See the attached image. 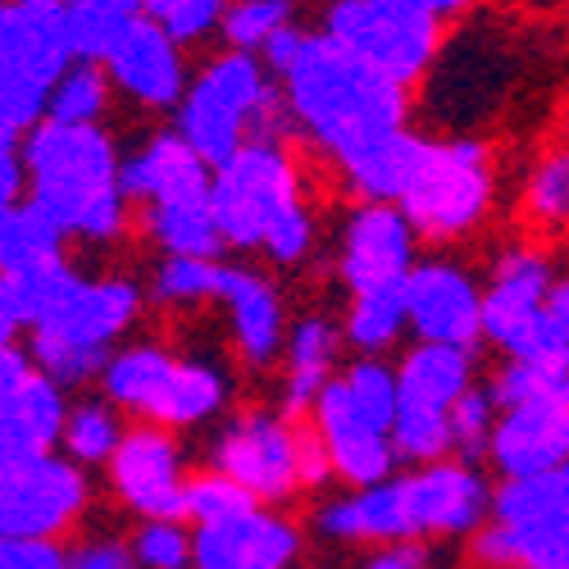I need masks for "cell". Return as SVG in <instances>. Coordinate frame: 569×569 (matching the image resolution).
Masks as SVG:
<instances>
[{
  "label": "cell",
  "mask_w": 569,
  "mask_h": 569,
  "mask_svg": "<svg viewBox=\"0 0 569 569\" xmlns=\"http://www.w3.org/2000/svg\"><path fill=\"white\" fill-rule=\"evenodd\" d=\"M569 456V410L547 392L525 406L497 410L492 438L483 451V465L501 483L510 479H542V473L560 469Z\"/></svg>",
  "instance_id": "7402d4cb"
},
{
  "label": "cell",
  "mask_w": 569,
  "mask_h": 569,
  "mask_svg": "<svg viewBox=\"0 0 569 569\" xmlns=\"http://www.w3.org/2000/svg\"><path fill=\"white\" fill-rule=\"evenodd\" d=\"M23 201V160H19V141L0 137V206H19Z\"/></svg>",
  "instance_id": "ee69618b"
},
{
  "label": "cell",
  "mask_w": 569,
  "mask_h": 569,
  "mask_svg": "<svg viewBox=\"0 0 569 569\" xmlns=\"http://www.w3.org/2000/svg\"><path fill=\"white\" fill-rule=\"evenodd\" d=\"M69 392L46 378L19 342H0V473H14L60 447Z\"/></svg>",
  "instance_id": "9a60e30c"
},
{
  "label": "cell",
  "mask_w": 569,
  "mask_h": 569,
  "mask_svg": "<svg viewBox=\"0 0 569 569\" xmlns=\"http://www.w3.org/2000/svg\"><path fill=\"white\" fill-rule=\"evenodd\" d=\"M206 201L223 251H247L264 256L278 269H297L319 242L292 141H247L242 151L210 169Z\"/></svg>",
  "instance_id": "3957f363"
},
{
  "label": "cell",
  "mask_w": 569,
  "mask_h": 569,
  "mask_svg": "<svg viewBox=\"0 0 569 569\" xmlns=\"http://www.w3.org/2000/svg\"><path fill=\"white\" fill-rule=\"evenodd\" d=\"M73 64L60 0H0V137L23 141Z\"/></svg>",
  "instance_id": "9c48e42d"
},
{
  "label": "cell",
  "mask_w": 569,
  "mask_h": 569,
  "mask_svg": "<svg viewBox=\"0 0 569 569\" xmlns=\"http://www.w3.org/2000/svg\"><path fill=\"white\" fill-rule=\"evenodd\" d=\"M219 278H223V260H173L160 256L151 269V288L147 301L164 306V310H201L219 297Z\"/></svg>",
  "instance_id": "e575fe53"
},
{
  "label": "cell",
  "mask_w": 569,
  "mask_h": 569,
  "mask_svg": "<svg viewBox=\"0 0 569 569\" xmlns=\"http://www.w3.org/2000/svg\"><path fill=\"white\" fill-rule=\"evenodd\" d=\"M397 479H401L415 547L473 538L488 525L492 479H488L483 465L447 456V460H433V465H415V469L397 473Z\"/></svg>",
  "instance_id": "5bb4252c"
},
{
  "label": "cell",
  "mask_w": 569,
  "mask_h": 569,
  "mask_svg": "<svg viewBox=\"0 0 569 569\" xmlns=\"http://www.w3.org/2000/svg\"><path fill=\"white\" fill-rule=\"evenodd\" d=\"M206 469L223 473L264 510H288L301 488V419L278 406H242L223 415L210 438Z\"/></svg>",
  "instance_id": "7c38bea8"
},
{
  "label": "cell",
  "mask_w": 569,
  "mask_h": 569,
  "mask_svg": "<svg viewBox=\"0 0 569 569\" xmlns=\"http://www.w3.org/2000/svg\"><path fill=\"white\" fill-rule=\"evenodd\" d=\"M137 569H192V525L182 519H141L128 538Z\"/></svg>",
  "instance_id": "ab89813d"
},
{
  "label": "cell",
  "mask_w": 569,
  "mask_h": 569,
  "mask_svg": "<svg viewBox=\"0 0 569 569\" xmlns=\"http://www.w3.org/2000/svg\"><path fill=\"white\" fill-rule=\"evenodd\" d=\"M338 328H342V342L351 347V356H392L406 338L401 288L347 297V310H342Z\"/></svg>",
  "instance_id": "f546056e"
},
{
  "label": "cell",
  "mask_w": 569,
  "mask_h": 569,
  "mask_svg": "<svg viewBox=\"0 0 569 569\" xmlns=\"http://www.w3.org/2000/svg\"><path fill=\"white\" fill-rule=\"evenodd\" d=\"M469 547L483 569H569V456L542 479L497 483Z\"/></svg>",
  "instance_id": "ba28073f"
},
{
  "label": "cell",
  "mask_w": 569,
  "mask_h": 569,
  "mask_svg": "<svg viewBox=\"0 0 569 569\" xmlns=\"http://www.w3.org/2000/svg\"><path fill=\"white\" fill-rule=\"evenodd\" d=\"M419 147H423V137L410 132V128L388 132V137L369 141V147H360L351 160L338 164L347 192L356 201L397 206L401 192H406V182H410V173H415V164H419Z\"/></svg>",
  "instance_id": "4316f807"
},
{
  "label": "cell",
  "mask_w": 569,
  "mask_h": 569,
  "mask_svg": "<svg viewBox=\"0 0 569 569\" xmlns=\"http://www.w3.org/2000/svg\"><path fill=\"white\" fill-rule=\"evenodd\" d=\"M141 237L173 260H223V237L214 228L210 201H169V206H147L137 210Z\"/></svg>",
  "instance_id": "83f0119b"
},
{
  "label": "cell",
  "mask_w": 569,
  "mask_h": 569,
  "mask_svg": "<svg viewBox=\"0 0 569 569\" xmlns=\"http://www.w3.org/2000/svg\"><path fill=\"white\" fill-rule=\"evenodd\" d=\"M347 342L338 319L328 315H301L297 323H288V338H282V356H278V410L288 419H306L310 406L319 401V392L333 383Z\"/></svg>",
  "instance_id": "d4e9b609"
},
{
  "label": "cell",
  "mask_w": 569,
  "mask_h": 569,
  "mask_svg": "<svg viewBox=\"0 0 569 569\" xmlns=\"http://www.w3.org/2000/svg\"><path fill=\"white\" fill-rule=\"evenodd\" d=\"M447 423H451V456L469 460V465H483L492 423H497V406H492V397L483 388V378L447 410Z\"/></svg>",
  "instance_id": "60d3db41"
},
{
  "label": "cell",
  "mask_w": 569,
  "mask_h": 569,
  "mask_svg": "<svg viewBox=\"0 0 569 569\" xmlns=\"http://www.w3.org/2000/svg\"><path fill=\"white\" fill-rule=\"evenodd\" d=\"M519 214L533 228L556 232L569 223V147L565 151H542L519 187Z\"/></svg>",
  "instance_id": "836d02e7"
},
{
  "label": "cell",
  "mask_w": 569,
  "mask_h": 569,
  "mask_svg": "<svg viewBox=\"0 0 569 569\" xmlns=\"http://www.w3.org/2000/svg\"><path fill=\"white\" fill-rule=\"evenodd\" d=\"M123 429H128L123 415L106 397H82V401H69L56 451L64 460H73L78 469H106V460L114 456Z\"/></svg>",
  "instance_id": "4dcf8cb0"
},
{
  "label": "cell",
  "mask_w": 569,
  "mask_h": 569,
  "mask_svg": "<svg viewBox=\"0 0 569 569\" xmlns=\"http://www.w3.org/2000/svg\"><path fill=\"white\" fill-rule=\"evenodd\" d=\"M256 510V501L237 488L232 479H223V473L214 469H197L187 473V492H182V525L192 529H206V525H223V519H237Z\"/></svg>",
  "instance_id": "f35d334b"
},
{
  "label": "cell",
  "mask_w": 569,
  "mask_h": 569,
  "mask_svg": "<svg viewBox=\"0 0 569 569\" xmlns=\"http://www.w3.org/2000/svg\"><path fill=\"white\" fill-rule=\"evenodd\" d=\"M338 383L342 392L351 397V406L378 423V429H392V415H397V373H392V360L388 356H351L342 369H338Z\"/></svg>",
  "instance_id": "d590c367"
},
{
  "label": "cell",
  "mask_w": 569,
  "mask_h": 569,
  "mask_svg": "<svg viewBox=\"0 0 569 569\" xmlns=\"http://www.w3.org/2000/svg\"><path fill=\"white\" fill-rule=\"evenodd\" d=\"M360 569H429V556H423V547L406 542V547H378Z\"/></svg>",
  "instance_id": "f6af8a7d"
},
{
  "label": "cell",
  "mask_w": 569,
  "mask_h": 569,
  "mask_svg": "<svg viewBox=\"0 0 569 569\" xmlns=\"http://www.w3.org/2000/svg\"><path fill=\"white\" fill-rule=\"evenodd\" d=\"M119 187L132 210L201 201L210 192V164L173 128H156L119 160Z\"/></svg>",
  "instance_id": "cb8c5ba5"
},
{
  "label": "cell",
  "mask_w": 569,
  "mask_h": 569,
  "mask_svg": "<svg viewBox=\"0 0 569 569\" xmlns=\"http://www.w3.org/2000/svg\"><path fill=\"white\" fill-rule=\"evenodd\" d=\"M297 19H301V0H228L219 19L223 51L260 56L282 28H297Z\"/></svg>",
  "instance_id": "d6a6232c"
},
{
  "label": "cell",
  "mask_w": 569,
  "mask_h": 569,
  "mask_svg": "<svg viewBox=\"0 0 569 569\" xmlns=\"http://www.w3.org/2000/svg\"><path fill=\"white\" fill-rule=\"evenodd\" d=\"M0 569H69L64 542H0Z\"/></svg>",
  "instance_id": "b9f144b4"
},
{
  "label": "cell",
  "mask_w": 569,
  "mask_h": 569,
  "mask_svg": "<svg viewBox=\"0 0 569 569\" xmlns=\"http://www.w3.org/2000/svg\"><path fill=\"white\" fill-rule=\"evenodd\" d=\"M97 388L132 423L182 438L228 410L232 373L214 356H182L160 338H132L101 365Z\"/></svg>",
  "instance_id": "277c9868"
},
{
  "label": "cell",
  "mask_w": 569,
  "mask_h": 569,
  "mask_svg": "<svg viewBox=\"0 0 569 569\" xmlns=\"http://www.w3.org/2000/svg\"><path fill=\"white\" fill-rule=\"evenodd\" d=\"M141 310H147V288L137 278H78L37 323H28L23 351L56 388H87L97 383L101 365L128 342Z\"/></svg>",
  "instance_id": "5b68a950"
},
{
  "label": "cell",
  "mask_w": 569,
  "mask_h": 569,
  "mask_svg": "<svg viewBox=\"0 0 569 569\" xmlns=\"http://www.w3.org/2000/svg\"><path fill=\"white\" fill-rule=\"evenodd\" d=\"M306 529L288 510H247L223 525L192 529V569H297Z\"/></svg>",
  "instance_id": "d6986e66"
},
{
  "label": "cell",
  "mask_w": 569,
  "mask_h": 569,
  "mask_svg": "<svg viewBox=\"0 0 569 569\" xmlns=\"http://www.w3.org/2000/svg\"><path fill=\"white\" fill-rule=\"evenodd\" d=\"M137 6H141V19L187 51V46L219 37V19L228 10V0H137Z\"/></svg>",
  "instance_id": "74e56055"
},
{
  "label": "cell",
  "mask_w": 569,
  "mask_h": 569,
  "mask_svg": "<svg viewBox=\"0 0 569 569\" xmlns=\"http://www.w3.org/2000/svg\"><path fill=\"white\" fill-rule=\"evenodd\" d=\"M556 278V260L533 242H510L497 251L483 278V342L506 360H525L547 369L569 351L547 323V288Z\"/></svg>",
  "instance_id": "8fae6325"
},
{
  "label": "cell",
  "mask_w": 569,
  "mask_h": 569,
  "mask_svg": "<svg viewBox=\"0 0 569 569\" xmlns=\"http://www.w3.org/2000/svg\"><path fill=\"white\" fill-rule=\"evenodd\" d=\"M547 383H551V397H556V401H560V406L569 410V351H565V356H560V360L551 365Z\"/></svg>",
  "instance_id": "7dc6e473"
},
{
  "label": "cell",
  "mask_w": 569,
  "mask_h": 569,
  "mask_svg": "<svg viewBox=\"0 0 569 569\" xmlns=\"http://www.w3.org/2000/svg\"><path fill=\"white\" fill-rule=\"evenodd\" d=\"M91 510L87 469L60 451L0 473V542H60Z\"/></svg>",
  "instance_id": "4fadbf2b"
},
{
  "label": "cell",
  "mask_w": 569,
  "mask_h": 569,
  "mask_svg": "<svg viewBox=\"0 0 569 569\" xmlns=\"http://www.w3.org/2000/svg\"><path fill=\"white\" fill-rule=\"evenodd\" d=\"M273 82L288 132L333 164L351 160L378 137L410 128V91L373 78L323 32L306 28L292 64Z\"/></svg>",
  "instance_id": "6da1fadb"
},
{
  "label": "cell",
  "mask_w": 569,
  "mask_h": 569,
  "mask_svg": "<svg viewBox=\"0 0 569 569\" xmlns=\"http://www.w3.org/2000/svg\"><path fill=\"white\" fill-rule=\"evenodd\" d=\"M306 423L315 429V438H319V447L328 456L333 483H342L347 492L351 488H373V483H383V479L397 473V456H392L388 433L351 406V397L342 392L338 378L319 392V401L310 406Z\"/></svg>",
  "instance_id": "ffe728a7"
},
{
  "label": "cell",
  "mask_w": 569,
  "mask_h": 569,
  "mask_svg": "<svg viewBox=\"0 0 569 569\" xmlns=\"http://www.w3.org/2000/svg\"><path fill=\"white\" fill-rule=\"evenodd\" d=\"M392 373H397V406L447 415L473 383H479V351L410 342L392 360Z\"/></svg>",
  "instance_id": "484cf974"
},
{
  "label": "cell",
  "mask_w": 569,
  "mask_h": 569,
  "mask_svg": "<svg viewBox=\"0 0 569 569\" xmlns=\"http://www.w3.org/2000/svg\"><path fill=\"white\" fill-rule=\"evenodd\" d=\"M319 32L401 91H415L442 56V23L388 0H328Z\"/></svg>",
  "instance_id": "30bf717a"
},
{
  "label": "cell",
  "mask_w": 569,
  "mask_h": 569,
  "mask_svg": "<svg viewBox=\"0 0 569 569\" xmlns=\"http://www.w3.org/2000/svg\"><path fill=\"white\" fill-rule=\"evenodd\" d=\"M60 6H73V0H60Z\"/></svg>",
  "instance_id": "c3c4849f"
},
{
  "label": "cell",
  "mask_w": 569,
  "mask_h": 569,
  "mask_svg": "<svg viewBox=\"0 0 569 569\" xmlns=\"http://www.w3.org/2000/svg\"><path fill=\"white\" fill-rule=\"evenodd\" d=\"M114 110V91L101 64H82L73 60L60 82L51 87L46 97V119L51 123H69V128H91V123H106Z\"/></svg>",
  "instance_id": "1f68e13d"
},
{
  "label": "cell",
  "mask_w": 569,
  "mask_h": 569,
  "mask_svg": "<svg viewBox=\"0 0 569 569\" xmlns=\"http://www.w3.org/2000/svg\"><path fill=\"white\" fill-rule=\"evenodd\" d=\"M406 333L415 342H438L479 351L483 347V282L451 256H423L401 282Z\"/></svg>",
  "instance_id": "2e32d148"
},
{
  "label": "cell",
  "mask_w": 569,
  "mask_h": 569,
  "mask_svg": "<svg viewBox=\"0 0 569 569\" xmlns=\"http://www.w3.org/2000/svg\"><path fill=\"white\" fill-rule=\"evenodd\" d=\"M187 473L192 469L182 456V438L151 423H128L114 456L106 460L110 497L137 519H182Z\"/></svg>",
  "instance_id": "e0dca14e"
},
{
  "label": "cell",
  "mask_w": 569,
  "mask_h": 569,
  "mask_svg": "<svg viewBox=\"0 0 569 569\" xmlns=\"http://www.w3.org/2000/svg\"><path fill=\"white\" fill-rule=\"evenodd\" d=\"M419 260V237L397 206L356 201L338 228V278L347 297L401 288Z\"/></svg>",
  "instance_id": "ac0fdd59"
},
{
  "label": "cell",
  "mask_w": 569,
  "mask_h": 569,
  "mask_svg": "<svg viewBox=\"0 0 569 569\" xmlns=\"http://www.w3.org/2000/svg\"><path fill=\"white\" fill-rule=\"evenodd\" d=\"M23 201L41 210L69 242L114 247L132 228V206L119 187V137L106 123L69 128L41 119L23 141Z\"/></svg>",
  "instance_id": "7a4b0ae2"
},
{
  "label": "cell",
  "mask_w": 569,
  "mask_h": 569,
  "mask_svg": "<svg viewBox=\"0 0 569 569\" xmlns=\"http://www.w3.org/2000/svg\"><path fill=\"white\" fill-rule=\"evenodd\" d=\"M137 19H141L137 0H73V6H64L69 56L82 64H106Z\"/></svg>",
  "instance_id": "f1b7e54d"
},
{
  "label": "cell",
  "mask_w": 569,
  "mask_h": 569,
  "mask_svg": "<svg viewBox=\"0 0 569 569\" xmlns=\"http://www.w3.org/2000/svg\"><path fill=\"white\" fill-rule=\"evenodd\" d=\"M388 442H392V456L397 465H433V460H447L451 456V423L442 410H410V406H397L392 415V429H388Z\"/></svg>",
  "instance_id": "8d00e7d4"
},
{
  "label": "cell",
  "mask_w": 569,
  "mask_h": 569,
  "mask_svg": "<svg viewBox=\"0 0 569 569\" xmlns=\"http://www.w3.org/2000/svg\"><path fill=\"white\" fill-rule=\"evenodd\" d=\"M210 169L223 164L247 141H292L282 119L278 82L256 56L219 51L192 69L169 123Z\"/></svg>",
  "instance_id": "8992f818"
},
{
  "label": "cell",
  "mask_w": 569,
  "mask_h": 569,
  "mask_svg": "<svg viewBox=\"0 0 569 569\" xmlns=\"http://www.w3.org/2000/svg\"><path fill=\"white\" fill-rule=\"evenodd\" d=\"M547 323L556 328V338L569 347V273H556L551 288H547Z\"/></svg>",
  "instance_id": "bcb514c9"
},
{
  "label": "cell",
  "mask_w": 569,
  "mask_h": 569,
  "mask_svg": "<svg viewBox=\"0 0 569 569\" xmlns=\"http://www.w3.org/2000/svg\"><path fill=\"white\" fill-rule=\"evenodd\" d=\"M101 69L110 78L114 97L137 106V110H147V114H173V106L182 101L187 78H192L187 51L178 41H169L160 28H151L147 19L132 23V32L114 46Z\"/></svg>",
  "instance_id": "603a6c76"
},
{
  "label": "cell",
  "mask_w": 569,
  "mask_h": 569,
  "mask_svg": "<svg viewBox=\"0 0 569 569\" xmlns=\"http://www.w3.org/2000/svg\"><path fill=\"white\" fill-rule=\"evenodd\" d=\"M214 306L228 319V342H232L237 365H247L251 373L278 369L282 338H288V306H282L278 282L260 269L223 260Z\"/></svg>",
  "instance_id": "44dd1931"
},
{
  "label": "cell",
  "mask_w": 569,
  "mask_h": 569,
  "mask_svg": "<svg viewBox=\"0 0 569 569\" xmlns=\"http://www.w3.org/2000/svg\"><path fill=\"white\" fill-rule=\"evenodd\" d=\"M69 569H137L123 538H82L69 551Z\"/></svg>",
  "instance_id": "7bdbcfd3"
},
{
  "label": "cell",
  "mask_w": 569,
  "mask_h": 569,
  "mask_svg": "<svg viewBox=\"0 0 569 569\" xmlns=\"http://www.w3.org/2000/svg\"><path fill=\"white\" fill-rule=\"evenodd\" d=\"M497 206V164L479 137H423L419 164L397 201L410 232L429 247L473 237Z\"/></svg>",
  "instance_id": "52a82bcc"
}]
</instances>
